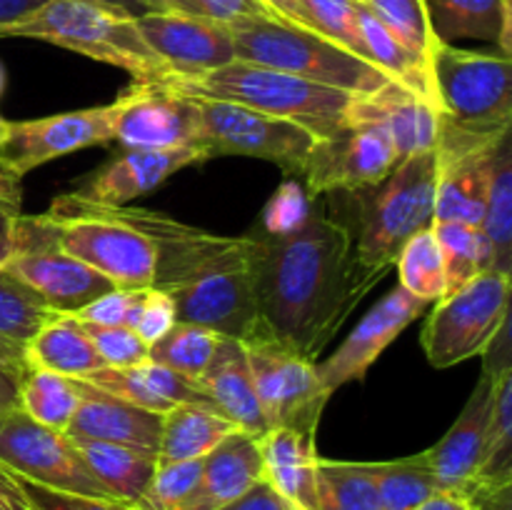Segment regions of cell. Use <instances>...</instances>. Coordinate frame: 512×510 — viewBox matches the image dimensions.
Returning <instances> with one entry per match:
<instances>
[{
	"label": "cell",
	"instance_id": "obj_62",
	"mask_svg": "<svg viewBox=\"0 0 512 510\" xmlns=\"http://www.w3.org/2000/svg\"><path fill=\"white\" fill-rule=\"evenodd\" d=\"M503 3H508V5H512V0H503Z\"/></svg>",
	"mask_w": 512,
	"mask_h": 510
},
{
	"label": "cell",
	"instance_id": "obj_36",
	"mask_svg": "<svg viewBox=\"0 0 512 510\" xmlns=\"http://www.w3.org/2000/svg\"><path fill=\"white\" fill-rule=\"evenodd\" d=\"M78 405V380L65 378V375L45 373V370L25 368L23 380H20L18 408L23 413H28L30 418L65 433Z\"/></svg>",
	"mask_w": 512,
	"mask_h": 510
},
{
	"label": "cell",
	"instance_id": "obj_47",
	"mask_svg": "<svg viewBox=\"0 0 512 510\" xmlns=\"http://www.w3.org/2000/svg\"><path fill=\"white\" fill-rule=\"evenodd\" d=\"M20 480V478H18ZM33 510H133L130 505L113 498H90V495L63 493V490L43 488V485L20 480Z\"/></svg>",
	"mask_w": 512,
	"mask_h": 510
},
{
	"label": "cell",
	"instance_id": "obj_23",
	"mask_svg": "<svg viewBox=\"0 0 512 510\" xmlns=\"http://www.w3.org/2000/svg\"><path fill=\"white\" fill-rule=\"evenodd\" d=\"M263 480L260 438L235 430L203 458L198 488L180 510H220Z\"/></svg>",
	"mask_w": 512,
	"mask_h": 510
},
{
	"label": "cell",
	"instance_id": "obj_49",
	"mask_svg": "<svg viewBox=\"0 0 512 510\" xmlns=\"http://www.w3.org/2000/svg\"><path fill=\"white\" fill-rule=\"evenodd\" d=\"M483 373L485 378H500L503 373L512 370V343H510V315L503 320L490 343L485 345L483 353Z\"/></svg>",
	"mask_w": 512,
	"mask_h": 510
},
{
	"label": "cell",
	"instance_id": "obj_7",
	"mask_svg": "<svg viewBox=\"0 0 512 510\" xmlns=\"http://www.w3.org/2000/svg\"><path fill=\"white\" fill-rule=\"evenodd\" d=\"M53 228L60 250L73 255L108 278L115 288H150L155 280V248L143 230L110 208L78 203L60 195L48 213H40Z\"/></svg>",
	"mask_w": 512,
	"mask_h": 510
},
{
	"label": "cell",
	"instance_id": "obj_33",
	"mask_svg": "<svg viewBox=\"0 0 512 510\" xmlns=\"http://www.w3.org/2000/svg\"><path fill=\"white\" fill-rule=\"evenodd\" d=\"M358 25L363 35L365 50H368L370 63L378 65L390 80L405 85L410 90H418L433 98L430 90V70L428 60L408 48L403 40L395 38L365 5L358 3Z\"/></svg>",
	"mask_w": 512,
	"mask_h": 510
},
{
	"label": "cell",
	"instance_id": "obj_17",
	"mask_svg": "<svg viewBox=\"0 0 512 510\" xmlns=\"http://www.w3.org/2000/svg\"><path fill=\"white\" fill-rule=\"evenodd\" d=\"M430 303L415 298L408 290L398 288L390 290L385 298H380L368 315H363L353 333L340 343V348L323 363H315L320 385L328 395L340 390L353 380H363L368 370L373 368L375 360L385 353L390 343L408 328L413 320L428 310Z\"/></svg>",
	"mask_w": 512,
	"mask_h": 510
},
{
	"label": "cell",
	"instance_id": "obj_59",
	"mask_svg": "<svg viewBox=\"0 0 512 510\" xmlns=\"http://www.w3.org/2000/svg\"><path fill=\"white\" fill-rule=\"evenodd\" d=\"M512 493H503V495H498V498H490V500H485V503H480L478 508L480 510H512V498H510Z\"/></svg>",
	"mask_w": 512,
	"mask_h": 510
},
{
	"label": "cell",
	"instance_id": "obj_24",
	"mask_svg": "<svg viewBox=\"0 0 512 510\" xmlns=\"http://www.w3.org/2000/svg\"><path fill=\"white\" fill-rule=\"evenodd\" d=\"M198 385L208 395L213 408L233 420L240 430L258 438L270 430L258 393H255L243 340L223 335L213 360L198 378Z\"/></svg>",
	"mask_w": 512,
	"mask_h": 510
},
{
	"label": "cell",
	"instance_id": "obj_8",
	"mask_svg": "<svg viewBox=\"0 0 512 510\" xmlns=\"http://www.w3.org/2000/svg\"><path fill=\"white\" fill-rule=\"evenodd\" d=\"M430 90L440 113L470 133L512 128V65L503 53H480L433 40Z\"/></svg>",
	"mask_w": 512,
	"mask_h": 510
},
{
	"label": "cell",
	"instance_id": "obj_4",
	"mask_svg": "<svg viewBox=\"0 0 512 510\" xmlns=\"http://www.w3.org/2000/svg\"><path fill=\"white\" fill-rule=\"evenodd\" d=\"M155 83L183 95H193V98L223 100V103L275 115V118L293 120L313 130L318 138L343 128L345 115L355 98L345 90L328 88V85L258 63H245L238 58L205 73H170L168 70L155 78Z\"/></svg>",
	"mask_w": 512,
	"mask_h": 510
},
{
	"label": "cell",
	"instance_id": "obj_5",
	"mask_svg": "<svg viewBox=\"0 0 512 510\" xmlns=\"http://www.w3.org/2000/svg\"><path fill=\"white\" fill-rule=\"evenodd\" d=\"M0 38L43 40L128 70L135 80H155L168 70L143 40L135 15L100 0H45L28 18L5 28Z\"/></svg>",
	"mask_w": 512,
	"mask_h": 510
},
{
	"label": "cell",
	"instance_id": "obj_46",
	"mask_svg": "<svg viewBox=\"0 0 512 510\" xmlns=\"http://www.w3.org/2000/svg\"><path fill=\"white\" fill-rule=\"evenodd\" d=\"M175 323H178V313H175V303L168 293L153 288V285L140 290V298L138 305H135L130 328H133L145 343H155V340H158L160 335L168 333Z\"/></svg>",
	"mask_w": 512,
	"mask_h": 510
},
{
	"label": "cell",
	"instance_id": "obj_45",
	"mask_svg": "<svg viewBox=\"0 0 512 510\" xmlns=\"http://www.w3.org/2000/svg\"><path fill=\"white\" fill-rule=\"evenodd\" d=\"M78 323L110 368H128L148 360V343L128 325H100L90 320H78Z\"/></svg>",
	"mask_w": 512,
	"mask_h": 510
},
{
	"label": "cell",
	"instance_id": "obj_43",
	"mask_svg": "<svg viewBox=\"0 0 512 510\" xmlns=\"http://www.w3.org/2000/svg\"><path fill=\"white\" fill-rule=\"evenodd\" d=\"M365 8L390 30L398 40H403L413 53L428 60L433 33H430L428 15L423 0H368Z\"/></svg>",
	"mask_w": 512,
	"mask_h": 510
},
{
	"label": "cell",
	"instance_id": "obj_55",
	"mask_svg": "<svg viewBox=\"0 0 512 510\" xmlns=\"http://www.w3.org/2000/svg\"><path fill=\"white\" fill-rule=\"evenodd\" d=\"M260 3H263L265 8L270 10V13L278 15L280 20H288V23L303 25V20H300V13H298V3H295V0H260ZM303 28H305V25H303Z\"/></svg>",
	"mask_w": 512,
	"mask_h": 510
},
{
	"label": "cell",
	"instance_id": "obj_1",
	"mask_svg": "<svg viewBox=\"0 0 512 510\" xmlns=\"http://www.w3.org/2000/svg\"><path fill=\"white\" fill-rule=\"evenodd\" d=\"M255 240V338L315 360L378 278L358 268L348 225L323 205Z\"/></svg>",
	"mask_w": 512,
	"mask_h": 510
},
{
	"label": "cell",
	"instance_id": "obj_22",
	"mask_svg": "<svg viewBox=\"0 0 512 510\" xmlns=\"http://www.w3.org/2000/svg\"><path fill=\"white\" fill-rule=\"evenodd\" d=\"M490 413H493V378L480 375L453 428L433 448L425 450L440 493H458L468 498L470 483L483 460Z\"/></svg>",
	"mask_w": 512,
	"mask_h": 510
},
{
	"label": "cell",
	"instance_id": "obj_52",
	"mask_svg": "<svg viewBox=\"0 0 512 510\" xmlns=\"http://www.w3.org/2000/svg\"><path fill=\"white\" fill-rule=\"evenodd\" d=\"M0 510H33L20 480L5 468H0Z\"/></svg>",
	"mask_w": 512,
	"mask_h": 510
},
{
	"label": "cell",
	"instance_id": "obj_30",
	"mask_svg": "<svg viewBox=\"0 0 512 510\" xmlns=\"http://www.w3.org/2000/svg\"><path fill=\"white\" fill-rule=\"evenodd\" d=\"M512 493V370L493 380V413L483 460L470 483L468 500L475 505Z\"/></svg>",
	"mask_w": 512,
	"mask_h": 510
},
{
	"label": "cell",
	"instance_id": "obj_39",
	"mask_svg": "<svg viewBox=\"0 0 512 510\" xmlns=\"http://www.w3.org/2000/svg\"><path fill=\"white\" fill-rule=\"evenodd\" d=\"M435 240L443 253L445 295H453L478 273H485L483 233L475 225L465 223H433Z\"/></svg>",
	"mask_w": 512,
	"mask_h": 510
},
{
	"label": "cell",
	"instance_id": "obj_21",
	"mask_svg": "<svg viewBox=\"0 0 512 510\" xmlns=\"http://www.w3.org/2000/svg\"><path fill=\"white\" fill-rule=\"evenodd\" d=\"M78 380V378H75ZM80 405L65 428L70 440H98V443L125 445L158 458L163 415L138 408L128 400L110 395L95 385L78 380Z\"/></svg>",
	"mask_w": 512,
	"mask_h": 510
},
{
	"label": "cell",
	"instance_id": "obj_61",
	"mask_svg": "<svg viewBox=\"0 0 512 510\" xmlns=\"http://www.w3.org/2000/svg\"><path fill=\"white\" fill-rule=\"evenodd\" d=\"M355 3H360V5H365V3H368V0H355Z\"/></svg>",
	"mask_w": 512,
	"mask_h": 510
},
{
	"label": "cell",
	"instance_id": "obj_56",
	"mask_svg": "<svg viewBox=\"0 0 512 510\" xmlns=\"http://www.w3.org/2000/svg\"><path fill=\"white\" fill-rule=\"evenodd\" d=\"M18 215H13V218H0V268H5V265H8V260L13 258V253H15L13 220L18 218Z\"/></svg>",
	"mask_w": 512,
	"mask_h": 510
},
{
	"label": "cell",
	"instance_id": "obj_26",
	"mask_svg": "<svg viewBox=\"0 0 512 510\" xmlns=\"http://www.w3.org/2000/svg\"><path fill=\"white\" fill-rule=\"evenodd\" d=\"M263 480H268L293 508L318 510L315 500V468L318 450L315 433L293 428H270L260 435Z\"/></svg>",
	"mask_w": 512,
	"mask_h": 510
},
{
	"label": "cell",
	"instance_id": "obj_54",
	"mask_svg": "<svg viewBox=\"0 0 512 510\" xmlns=\"http://www.w3.org/2000/svg\"><path fill=\"white\" fill-rule=\"evenodd\" d=\"M415 510H480V508L473 503V500L463 498V495L458 493H438L430 500H425V503Z\"/></svg>",
	"mask_w": 512,
	"mask_h": 510
},
{
	"label": "cell",
	"instance_id": "obj_19",
	"mask_svg": "<svg viewBox=\"0 0 512 510\" xmlns=\"http://www.w3.org/2000/svg\"><path fill=\"white\" fill-rule=\"evenodd\" d=\"M135 23L170 73H205L235 60L233 38L223 23L183 13H143L135 15Z\"/></svg>",
	"mask_w": 512,
	"mask_h": 510
},
{
	"label": "cell",
	"instance_id": "obj_38",
	"mask_svg": "<svg viewBox=\"0 0 512 510\" xmlns=\"http://www.w3.org/2000/svg\"><path fill=\"white\" fill-rule=\"evenodd\" d=\"M395 265H398L400 273V288L408 290L410 295L430 305L438 303L445 295L443 253H440L433 228L420 230L418 235H413L403 245Z\"/></svg>",
	"mask_w": 512,
	"mask_h": 510
},
{
	"label": "cell",
	"instance_id": "obj_48",
	"mask_svg": "<svg viewBox=\"0 0 512 510\" xmlns=\"http://www.w3.org/2000/svg\"><path fill=\"white\" fill-rule=\"evenodd\" d=\"M140 290L143 288H115L110 293L100 295L98 300H93L90 305H85L83 310L73 313V318L78 320H90V323L100 325H128L133 323L135 305H138Z\"/></svg>",
	"mask_w": 512,
	"mask_h": 510
},
{
	"label": "cell",
	"instance_id": "obj_10",
	"mask_svg": "<svg viewBox=\"0 0 512 510\" xmlns=\"http://www.w3.org/2000/svg\"><path fill=\"white\" fill-rule=\"evenodd\" d=\"M200 110V145L218 155H243L275 163L288 175L303 173V165L318 135L293 120L275 118L223 100L195 98Z\"/></svg>",
	"mask_w": 512,
	"mask_h": 510
},
{
	"label": "cell",
	"instance_id": "obj_58",
	"mask_svg": "<svg viewBox=\"0 0 512 510\" xmlns=\"http://www.w3.org/2000/svg\"><path fill=\"white\" fill-rule=\"evenodd\" d=\"M100 3L115 5V8H123L133 15L148 13V5H145V0H100Z\"/></svg>",
	"mask_w": 512,
	"mask_h": 510
},
{
	"label": "cell",
	"instance_id": "obj_51",
	"mask_svg": "<svg viewBox=\"0 0 512 510\" xmlns=\"http://www.w3.org/2000/svg\"><path fill=\"white\" fill-rule=\"evenodd\" d=\"M23 365L0 363V413L20 405V380H23Z\"/></svg>",
	"mask_w": 512,
	"mask_h": 510
},
{
	"label": "cell",
	"instance_id": "obj_57",
	"mask_svg": "<svg viewBox=\"0 0 512 510\" xmlns=\"http://www.w3.org/2000/svg\"><path fill=\"white\" fill-rule=\"evenodd\" d=\"M0 363L23 365L25 368V345L13 343L8 338H0Z\"/></svg>",
	"mask_w": 512,
	"mask_h": 510
},
{
	"label": "cell",
	"instance_id": "obj_16",
	"mask_svg": "<svg viewBox=\"0 0 512 510\" xmlns=\"http://www.w3.org/2000/svg\"><path fill=\"white\" fill-rule=\"evenodd\" d=\"M113 138L125 148H185L200 145V110L183 95L155 80H135L110 103Z\"/></svg>",
	"mask_w": 512,
	"mask_h": 510
},
{
	"label": "cell",
	"instance_id": "obj_50",
	"mask_svg": "<svg viewBox=\"0 0 512 510\" xmlns=\"http://www.w3.org/2000/svg\"><path fill=\"white\" fill-rule=\"evenodd\" d=\"M220 510H298L268 483V480H258L250 490H245L238 500L228 503Z\"/></svg>",
	"mask_w": 512,
	"mask_h": 510
},
{
	"label": "cell",
	"instance_id": "obj_2",
	"mask_svg": "<svg viewBox=\"0 0 512 510\" xmlns=\"http://www.w3.org/2000/svg\"><path fill=\"white\" fill-rule=\"evenodd\" d=\"M110 210L150 238L155 248L153 288L173 298L178 320L243 343L258 335L255 235H218L135 205Z\"/></svg>",
	"mask_w": 512,
	"mask_h": 510
},
{
	"label": "cell",
	"instance_id": "obj_41",
	"mask_svg": "<svg viewBox=\"0 0 512 510\" xmlns=\"http://www.w3.org/2000/svg\"><path fill=\"white\" fill-rule=\"evenodd\" d=\"M295 3H298V13L305 28L315 30L323 38L333 40L340 48L350 50L370 63L363 35H360L355 0H295Z\"/></svg>",
	"mask_w": 512,
	"mask_h": 510
},
{
	"label": "cell",
	"instance_id": "obj_12",
	"mask_svg": "<svg viewBox=\"0 0 512 510\" xmlns=\"http://www.w3.org/2000/svg\"><path fill=\"white\" fill-rule=\"evenodd\" d=\"M0 468L43 488L90 498H113L90 473L63 430L38 423L20 408L0 413Z\"/></svg>",
	"mask_w": 512,
	"mask_h": 510
},
{
	"label": "cell",
	"instance_id": "obj_29",
	"mask_svg": "<svg viewBox=\"0 0 512 510\" xmlns=\"http://www.w3.org/2000/svg\"><path fill=\"white\" fill-rule=\"evenodd\" d=\"M103 365V358L73 315H53L25 343V368L83 380Z\"/></svg>",
	"mask_w": 512,
	"mask_h": 510
},
{
	"label": "cell",
	"instance_id": "obj_15",
	"mask_svg": "<svg viewBox=\"0 0 512 510\" xmlns=\"http://www.w3.org/2000/svg\"><path fill=\"white\" fill-rule=\"evenodd\" d=\"M113 138L110 105L45 115L35 120H15L0 143V175L20 183L23 175L75 150L105 145Z\"/></svg>",
	"mask_w": 512,
	"mask_h": 510
},
{
	"label": "cell",
	"instance_id": "obj_32",
	"mask_svg": "<svg viewBox=\"0 0 512 510\" xmlns=\"http://www.w3.org/2000/svg\"><path fill=\"white\" fill-rule=\"evenodd\" d=\"M73 443L100 485L125 505H133L145 493L158 468V458L143 450L98 443V440H73Z\"/></svg>",
	"mask_w": 512,
	"mask_h": 510
},
{
	"label": "cell",
	"instance_id": "obj_53",
	"mask_svg": "<svg viewBox=\"0 0 512 510\" xmlns=\"http://www.w3.org/2000/svg\"><path fill=\"white\" fill-rule=\"evenodd\" d=\"M43 3L45 0H0V35H3L5 28L35 13Z\"/></svg>",
	"mask_w": 512,
	"mask_h": 510
},
{
	"label": "cell",
	"instance_id": "obj_31",
	"mask_svg": "<svg viewBox=\"0 0 512 510\" xmlns=\"http://www.w3.org/2000/svg\"><path fill=\"white\" fill-rule=\"evenodd\" d=\"M240 430L233 420L225 418L213 405L180 403L163 413L160 430L158 463H180V460L205 458L230 433Z\"/></svg>",
	"mask_w": 512,
	"mask_h": 510
},
{
	"label": "cell",
	"instance_id": "obj_44",
	"mask_svg": "<svg viewBox=\"0 0 512 510\" xmlns=\"http://www.w3.org/2000/svg\"><path fill=\"white\" fill-rule=\"evenodd\" d=\"M148 13H183L213 23L233 25L245 18H278L260 0H145Z\"/></svg>",
	"mask_w": 512,
	"mask_h": 510
},
{
	"label": "cell",
	"instance_id": "obj_3",
	"mask_svg": "<svg viewBox=\"0 0 512 510\" xmlns=\"http://www.w3.org/2000/svg\"><path fill=\"white\" fill-rule=\"evenodd\" d=\"M438 153L408 155L380 183L345 193L353 205V255L370 278H383L400 250L420 230L433 228Z\"/></svg>",
	"mask_w": 512,
	"mask_h": 510
},
{
	"label": "cell",
	"instance_id": "obj_34",
	"mask_svg": "<svg viewBox=\"0 0 512 510\" xmlns=\"http://www.w3.org/2000/svg\"><path fill=\"white\" fill-rule=\"evenodd\" d=\"M318 510H383L370 463H345L318 455L315 468Z\"/></svg>",
	"mask_w": 512,
	"mask_h": 510
},
{
	"label": "cell",
	"instance_id": "obj_14",
	"mask_svg": "<svg viewBox=\"0 0 512 510\" xmlns=\"http://www.w3.org/2000/svg\"><path fill=\"white\" fill-rule=\"evenodd\" d=\"M398 163V150L383 128L343 125L315 140L300 178L310 198H325L380 183Z\"/></svg>",
	"mask_w": 512,
	"mask_h": 510
},
{
	"label": "cell",
	"instance_id": "obj_35",
	"mask_svg": "<svg viewBox=\"0 0 512 510\" xmlns=\"http://www.w3.org/2000/svg\"><path fill=\"white\" fill-rule=\"evenodd\" d=\"M370 470L378 485L383 510H415L440 493L425 450L408 458L370 463Z\"/></svg>",
	"mask_w": 512,
	"mask_h": 510
},
{
	"label": "cell",
	"instance_id": "obj_6",
	"mask_svg": "<svg viewBox=\"0 0 512 510\" xmlns=\"http://www.w3.org/2000/svg\"><path fill=\"white\" fill-rule=\"evenodd\" d=\"M235 58L283 70L350 95L375 93L390 83L378 65L340 48L315 30L280 18H245L228 25Z\"/></svg>",
	"mask_w": 512,
	"mask_h": 510
},
{
	"label": "cell",
	"instance_id": "obj_18",
	"mask_svg": "<svg viewBox=\"0 0 512 510\" xmlns=\"http://www.w3.org/2000/svg\"><path fill=\"white\" fill-rule=\"evenodd\" d=\"M205 160H210V153L203 145L165 150L133 148L90 173L68 195L78 203L98 205V208H123L140 195L163 185L178 170L205 163Z\"/></svg>",
	"mask_w": 512,
	"mask_h": 510
},
{
	"label": "cell",
	"instance_id": "obj_40",
	"mask_svg": "<svg viewBox=\"0 0 512 510\" xmlns=\"http://www.w3.org/2000/svg\"><path fill=\"white\" fill-rule=\"evenodd\" d=\"M53 315L58 313L30 285L0 268V338L25 345Z\"/></svg>",
	"mask_w": 512,
	"mask_h": 510
},
{
	"label": "cell",
	"instance_id": "obj_37",
	"mask_svg": "<svg viewBox=\"0 0 512 510\" xmlns=\"http://www.w3.org/2000/svg\"><path fill=\"white\" fill-rule=\"evenodd\" d=\"M220 340L223 335L215 330L178 320L168 333L148 345V360L185 378L198 380L213 360Z\"/></svg>",
	"mask_w": 512,
	"mask_h": 510
},
{
	"label": "cell",
	"instance_id": "obj_9",
	"mask_svg": "<svg viewBox=\"0 0 512 510\" xmlns=\"http://www.w3.org/2000/svg\"><path fill=\"white\" fill-rule=\"evenodd\" d=\"M433 305L420 345L433 368H453L483 353L510 315V275L485 270Z\"/></svg>",
	"mask_w": 512,
	"mask_h": 510
},
{
	"label": "cell",
	"instance_id": "obj_13",
	"mask_svg": "<svg viewBox=\"0 0 512 510\" xmlns=\"http://www.w3.org/2000/svg\"><path fill=\"white\" fill-rule=\"evenodd\" d=\"M255 393L270 428L315 433L330 395L320 385L315 360L270 338L245 340Z\"/></svg>",
	"mask_w": 512,
	"mask_h": 510
},
{
	"label": "cell",
	"instance_id": "obj_42",
	"mask_svg": "<svg viewBox=\"0 0 512 510\" xmlns=\"http://www.w3.org/2000/svg\"><path fill=\"white\" fill-rule=\"evenodd\" d=\"M203 473V458L180 460V463H158L153 480L145 493L135 500L133 510H180L185 500L198 488Z\"/></svg>",
	"mask_w": 512,
	"mask_h": 510
},
{
	"label": "cell",
	"instance_id": "obj_27",
	"mask_svg": "<svg viewBox=\"0 0 512 510\" xmlns=\"http://www.w3.org/2000/svg\"><path fill=\"white\" fill-rule=\"evenodd\" d=\"M430 33L440 43L463 38L495 43L500 53H512V5L503 0H423Z\"/></svg>",
	"mask_w": 512,
	"mask_h": 510
},
{
	"label": "cell",
	"instance_id": "obj_60",
	"mask_svg": "<svg viewBox=\"0 0 512 510\" xmlns=\"http://www.w3.org/2000/svg\"><path fill=\"white\" fill-rule=\"evenodd\" d=\"M5 130H8V120L0 118V143H3V138H5Z\"/></svg>",
	"mask_w": 512,
	"mask_h": 510
},
{
	"label": "cell",
	"instance_id": "obj_25",
	"mask_svg": "<svg viewBox=\"0 0 512 510\" xmlns=\"http://www.w3.org/2000/svg\"><path fill=\"white\" fill-rule=\"evenodd\" d=\"M83 380L95 385V388L105 390V393L118 395V398L138 405V408L153 410V413L160 415L168 413L170 408L180 403L213 405L198 385V380L173 373V370L163 368V365L153 363V360L128 365V368L103 365V368L85 375Z\"/></svg>",
	"mask_w": 512,
	"mask_h": 510
},
{
	"label": "cell",
	"instance_id": "obj_11",
	"mask_svg": "<svg viewBox=\"0 0 512 510\" xmlns=\"http://www.w3.org/2000/svg\"><path fill=\"white\" fill-rule=\"evenodd\" d=\"M13 240L15 253L5 268L30 285L55 313L73 315L115 290L108 278L60 250L43 215L20 213L13 220Z\"/></svg>",
	"mask_w": 512,
	"mask_h": 510
},
{
	"label": "cell",
	"instance_id": "obj_28",
	"mask_svg": "<svg viewBox=\"0 0 512 510\" xmlns=\"http://www.w3.org/2000/svg\"><path fill=\"white\" fill-rule=\"evenodd\" d=\"M485 243V270L510 275L512 270V128L490 148L485 210L480 223Z\"/></svg>",
	"mask_w": 512,
	"mask_h": 510
},
{
	"label": "cell",
	"instance_id": "obj_20",
	"mask_svg": "<svg viewBox=\"0 0 512 510\" xmlns=\"http://www.w3.org/2000/svg\"><path fill=\"white\" fill-rule=\"evenodd\" d=\"M345 125L383 128L403 160L438 145L440 108L430 95L390 80L375 93L355 95L345 115Z\"/></svg>",
	"mask_w": 512,
	"mask_h": 510
}]
</instances>
